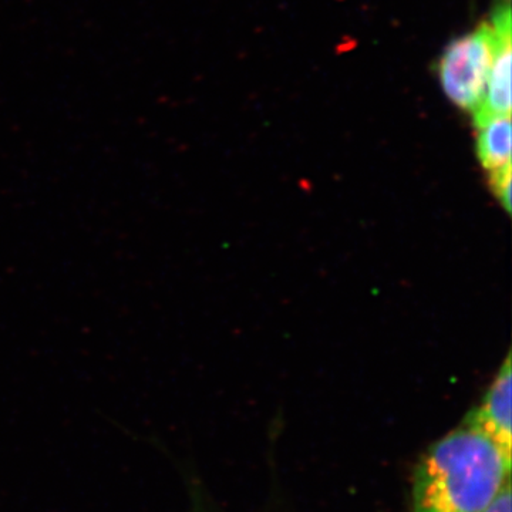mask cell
Here are the masks:
<instances>
[{
  "mask_svg": "<svg viewBox=\"0 0 512 512\" xmlns=\"http://www.w3.org/2000/svg\"><path fill=\"white\" fill-rule=\"evenodd\" d=\"M510 471L493 441L461 424L421 456L413 478L414 512H485Z\"/></svg>",
  "mask_w": 512,
  "mask_h": 512,
  "instance_id": "1",
  "label": "cell"
},
{
  "mask_svg": "<svg viewBox=\"0 0 512 512\" xmlns=\"http://www.w3.org/2000/svg\"><path fill=\"white\" fill-rule=\"evenodd\" d=\"M495 53L493 26L484 23L453 40L439 66L440 83L448 99L460 109L476 113L483 104Z\"/></svg>",
  "mask_w": 512,
  "mask_h": 512,
  "instance_id": "2",
  "label": "cell"
},
{
  "mask_svg": "<svg viewBox=\"0 0 512 512\" xmlns=\"http://www.w3.org/2000/svg\"><path fill=\"white\" fill-rule=\"evenodd\" d=\"M491 26L495 35V53L483 104L473 114L476 127L494 117L511 116L512 22L510 3L503 2L494 9Z\"/></svg>",
  "mask_w": 512,
  "mask_h": 512,
  "instance_id": "3",
  "label": "cell"
},
{
  "mask_svg": "<svg viewBox=\"0 0 512 512\" xmlns=\"http://www.w3.org/2000/svg\"><path fill=\"white\" fill-rule=\"evenodd\" d=\"M511 380V356L508 355L493 384L485 394L483 402L476 410L468 414L463 423L471 429L480 431L493 441L508 464H511L512 444Z\"/></svg>",
  "mask_w": 512,
  "mask_h": 512,
  "instance_id": "4",
  "label": "cell"
},
{
  "mask_svg": "<svg viewBox=\"0 0 512 512\" xmlns=\"http://www.w3.org/2000/svg\"><path fill=\"white\" fill-rule=\"evenodd\" d=\"M477 154L485 170L511 164V116L494 117L478 127Z\"/></svg>",
  "mask_w": 512,
  "mask_h": 512,
  "instance_id": "5",
  "label": "cell"
},
{
  "mask_svg": "<svg viewBox=\"0 0 512 512\" xmlns=\"http://www.w3.org/2000/svg\"><path fill=\"white\" fill-rule=\"evenodd\" d=\"M490 183L498 201L505 208V211L511 212V164L490 171Z\"/></svg>",
  "mask_w": 512,
  "mask_h": 512,
  "instance_id": "6",
  "label": "cell"
},
{
  "mask_svg": "<svg viewBox=\"0 0 512 512\" xmlns=\"http://www.w3.org/2000/svg\"><path fill=\"white\" fill-rule=\"evenodd\" d=\"M511 503V481L510 478H508L503 488H501L500 493L495 497L493 504H491L485 512H512Z\"/></svg>",
  "mask_w": 512,
  "mask_h": 512,
  "instance_id": "7",
  "label": "cell"
}]
</instances>
